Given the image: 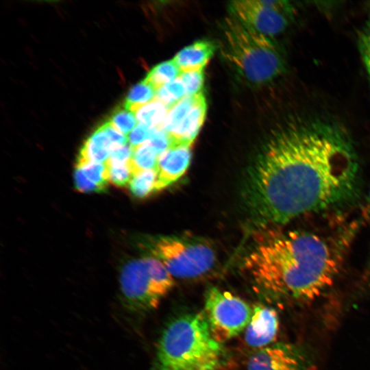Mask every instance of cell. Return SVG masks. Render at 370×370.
<instances>
[{"mask_svg": "<svg viewBox=\"0 0 370 370\" xmlns=\"http://www.w3.org/2000/svg\"><path fill=\"white\" fill-rule=\"evenodd\" d=\"M247 370H316L306 352L288 343L260 348L249 359Z\"/></svg>", "mask_w": 370, "mask_h": 370, "instance_id": "9", "label": "cell"}, {"mask_svg": "<svg viewBox=\"0 0 370 370\" xmlns=\"http://www.w3.org/2000/svg\"><path fill=\"white\" fill-rule=\"evenodd\" d=\"M180 74V69L172 59L156 65L145 79L157 90L166 84L177 79Z\"/></svg>", "mask_w": 370, "mask_h": 370, "instance_id": "17", "label": "cell"}, {"mask_svg": "<svg viewBox=\"0 0 370 370\" xmlns=\"http://www.w3.org/2000/svg\"><path fill=\"white\" fill-rule=\"evenodd\" d=\"M340 251L323 236L309 232L271 233L244 258L259 288L273 297L310 301L334 282L341 265Z\"/></svg>", "mask_w": 370, "mask_h": 370, "instance_id": "2", "label": "cell"}, {"mask_svg": "<svg viewBox=\"0 0 370 370\" xmlns=\"http://www.w3.org/2000/svg\"><path fill=\"white\" fill-rule=\"evenodd\" d=\"M186 96L184 86L177 78L158 89L155 98L170 109Z\"/></svg>", "mask_w": 370, "mask_h": 370, "instance_id": "22", "label": "cell"}, {"mask_svg": "<svg viewBox=\"0 0 370 370\" xmlns=\"http://www.w3.org/2000/svg\"><path fill=\"white\" fill-rule=\"evenodd\" d=\"M178 78L184 86L186 96H194L202 92L204 69L181 72Z\"/></svg>", "mask_w": 370, "mask_h": 370, "instance_id": "25", "label": "cell"}, {"mask_svg": "<svg viewBox=\"0 0 370 370\" xmlns=\"http://www.w3.org/2000/svg\"><path fill=\"white\" fill-rule=\"evenodd\" d=\"M149 142L156 151L158 156L171 145V140L169 134L162 128H152Z\"/></svg>", "mask_w": 370, "mask_h": 370, "instance_id": "27", "label": "cell"}, {"mask_svg": "<svg viewBox=\"0 0 370 370\" xmlns=\"http://www.w3.org/2000/svg\"><path fill=\"white\" fill-rule=\"evenodd\" d=\"M369 204H370V190H369Z\"/></svg>", "mask_w": 370, "mask_h": 370, "instance_id": "31", "label": "cell"}, {"mask_svg": "<svg viewBox=\"0 0 370 370\" xmlns=\"http://www.w3.org/2000/svg\"><path fill=\"white\" fill-rule=\"evenodd\" d=\"M358 171L356 149L342 127L295 121L274 131L248 167L243 205L258 227L281 225L347 201Z\"/></svg>", "mask_w": 370, "mask_h": 370, "instance_id": "1", "label": "cell"}, {"mask_svg": "<svg viewBox=\"0 0 370 370\" xmlns=\"http://www.w3.org/2000/svg\"><path fill=\"white\" fill-rule=\"evenodd\" d=\"M133 148L129 143L127 144L116 147L111 152L110 158L106 161L108 163L123 164L131 160Z\"/></svg>", "mask_w": 370, "mask_h": 370, "instance_id": "29", "label": "cell"}, {"mask_svg": "<svg viewBox=\"0 0 370 370\" xmlns=\"http://www.w3.org/2000/svg\"><path fill=\"white\" fill-rule=\"evenodd\" d=\"M151 256L160 261L173 277L195 278L210 271L217 256L214 248L202 238L164 236L149 245Z\"/></svg>", "mask_w": 370, "mask_h": 370, "instance_id": "6", "label": "cell"}, {"mask_svg": "<svg viewBox=\"0 0 370 370\" xmlns=\"http://www.w3.org/2000/svg\"><path fill=\"white\" fill-rule=\"evenodd\" d=\"M130 161L123 164H114L106 162L109 182L118 187L128 186L134 175Z\"/></svg>", "mask_w": 370, "mask_h": 370, "instance_id": "24", "label": "cell"}, {"mask_svg": "<svg viewBox=\"0 0 370 370\" xmlns=\"http://www.w3.org/2000/svg\"><path fill=\"white\" fill-rule=\"evenodd\" d=\"M215 51L214 45L198 40L180 50L173 58L181 72L204 69Z\"/></svg>", "mask_w": 370, "mask_h": 370, "instance_id": "13", "label": "cell"}, {"mask_svg": "<svg viewBox=\"0 0 370 370\" xmlns=\"http://www.w3.org/2000/svg\"><path fill=\"white\" fill-rule=\"evenodd\" d=\"M221 56L243 77L258 85L271 82L284 71V60L273 40L234 16L223 24Z\"/></svg>", "mask_w": 370, "mask_h": 370, "instance_id": "4", "label": "cell"}, {"mask_svg": "<svg viewBox=\"0 0 370 370\" xmlns=\"http://www.w3.org/2000/svg\"><path fill=\"white\" fill-rule=\"evenodd\" d=\"M108 121L116 130L126 136L136 126L138 122L135 114L123 105L118 106L113 110Z\"/></svg>", "mask_w": 370, "mask_h": 370, "instance_id": "23", "label": "cell"}, {"mask_svg": "<svg viewBox=\"0 0 370 370\" xmlns=\"http://www.w3.org/2000/svg\"><path fill=\"white\" fill-rule=\"evenodd\" d=\"M115 148L101 125L84 141L79 150L76 163L86 162H106Z\"/></svg>", "mask_w": 370, "mask_h": 370, "instance_id": "14", "label": "cell"}, {"mask_svg": "<svg viewBox=\"0 0 370 370\" xmlns=\"http://www.w3.org/2000/svg\"><path fill=\"white\" fill-rule=\"evenodd\" d=\"M158 154L148 141L133 148L131 165L134 174L156 167Z\"/></svg>", "mask_w": 370, "mask_h": 370, "instance_id": "19", "label": "cell"}, {"mask_svg": "<svg viewBox=\"0 0 370 370\" xmlns=\"http://www.w3.org/2000/svg\"><path fill=\"white\" fill-rule=\"evenodd\" d=\"M204 312L213 336L220 343L238 335L252 314V309L244 300L216 287L206 293Z\"/></svg>", "mask_w": 370, "mask_h": 370, "instance_id": "7", "label": "cell"}, {"mask_svg": "<svg viewBox=\"0 0 370 370\" xmlns=\"http://www.w3.org/2000/svg\"><path fill=\"white\" fill-rule=\"evenodd\" d=\"M157 172L156 169L139 171L133 175L129 188L132 195L143 199L156 192Z\"/></svg>", "mask_w": 370, "mask_h": 370, "instance_id": "18", "label": "cell"}, {"mask_svg": "<svg viewBox=\"0 0 370 370\" xmlns=\"http://www.w3.org/2000/svg\"><path fill=\"white\" fill-rule=\"evenodd\" d=\"M195 98V95L186 96L172 106L169 110L161 128L169 134L173 132L179 126L190 110Z\"/></svg>", "mask_w": 370, "mask_h": 370, "instance_id": "20", "label": "cell"}, {"mask_svg": "<svg viewBox=\"0 0 370 370\" xmlns=\"http://www.w3.org/2000/svg\"><path fill=\"white\" fill-rule=\"evenodd\" d=\"M223 354L204 314H185L173 319L162 331L153 370H216Z\"/></svg>", "mask_w": 370, "mask_h": 370, "instance_id": "3", "label": "cell"}, {"mask_svg": "<svg viewBox=\"0 0 370 370\" xmlns=\"http://www.w3.org/2000/svg\"><path fill=\"white\" fill-rule=\"evenodd\" d=\"M74 184L76 189L79 192L90 193L97 192L100 193L101 190L96 185L90 182L82 171L77 167H75L73 173Z\"/></svg>", "mask_w": 370, "mask_h": 370, "instance_id": "30", "label": "cell"}, {"mask_svg": "<svg viewBox=\"0 0 370 370\" xmlns=\"http://www.w3.org/2000/svg\"><path fill=\"white\" fill-rule=\"evenodd\" d=\"M192 145H175L158 156L156 170V192L177 182L187 171L191 161Z\"/></svg>", "mask_w": 370, "mask_h": 370, "instance_id": "10", "label": "cell"}, {"mask_svg": "<svg viewBox=\"0 0 370 370\" xmlns=\"http://www.w3.org/2000/svg\"><path fill=\"white\" fill-rule=\"evenodd\" d=\"M206 112V99L203 92H201L195 95L190 110L179 126L169 134L171 145H193L204 123Z\"/></svg>", "mask_w": 370, "mask_h": 370, "instance_id": "12", "label": "cell"}, {"mask_svg": "<svg viewBox=\"0 0 370 370\" xmlns=\"http://www.w3.org/2000/svg\"><path fill=\"white\" fill-rule=\"evenodd\" d=\"M279 328V319L275 310L263 305H256L245 329V340L253 347L263 348L275 339Z\"/></svg>", "mask_w": 370, "mask_h": 370, "instance_id": "11", "label": "cell"}, {"mask_svg": "<svg viewBox=\"0 0 370 370\" xmlns=\"http://www.w3.org/2000/svg\"><path fill=\"white\" fill-rule=\"evenodd\" d=\"M232 16L254 30L272 37L282 32L294 13L287 1L241 0L230 3Z\"/></svg>", "mask_w": 370, "mask_h": 370, "instance_id": "8", "label": "cell"}, {"mask_svg": "<svg viewBox=\"0 0 370 370\" xmlns=\"http://www.w3.org/2000/svg\"><path fill=\"white\" fill-rule=\"evenodd\" d=\"M358 45L362 62L370 80V18L359 33Z\"/></svg>", "mask_w": 370, "mask_h": 370, "instance_id": "26", "label": "cell"}, {"mask_svg": "<svg viewBox=\"0 0 370 370\" xmlns=\"http://www.w3.org/2000/svg\"><path fill=\"white\" fill-rule=\"evenodd\" d=\"M120 283L126 308L144 312L159 306L173 288L174 280L160 261L147 256L127 262L121 270Z\"/></svg>", "mask_w": 370, "mask_h": 370, "instance_id": "5", "label": "cell"}, {"mask_svg": "<svg viewBox=\"0 0 370 370\" xmlns=\"http://www.w3.org/2000/svg\"><path fill=\"white\" fill-rule=\"evenodd\" d=\"M151 129L138 123L127 136L128 143L132 148L148 141L151 136Z\"/></svg>", "mask_w": 370, "mask_h": 370, "instance_id": "28", "label": "cell"}, {"mask_svg": "<svg viewBox=\"0 0 370 370\" xmlns=\"http://www.w3.org/2000/svg\"><path fill=\"white\" fill-rule=\"evenodd\" d=\"M156 91V89L144 79L129 90L123 106L134 113L140 107L153 100Z\"/></svg>", "mask_w": 370, "mask_h": 370, "instance_id": "16", "label": "cell"}, {"mask_svg": "<svg viewBox=\"0 0 370 370\" xmlns=\"http://www.w3.org/2000/svg\"><path fill=\"white\" fill-rule=\"evenodd\" d=\"M75 167L79 168L86 177L99 188L101 192L106 190L109 180L106 162H86L76 163Z\"/></svg>", "mask_w": 370, "mask_h": 370, "instance_id": "21", "label": "cell"}, {"mask_svg": "<svg viewBox=\"0 0 370 370\" xmlns=\"http://www.w3.org/2000/svg\"><path fill=\"white\" fill-rule=\"evenodd\" d=\"M169 108L156 98L135 112L138 123L149 128H161Z\"/></svg>", "mask_w": 370, "mask_h": 370, "instance_id": "15", "label": "cell"}]
</instances>
